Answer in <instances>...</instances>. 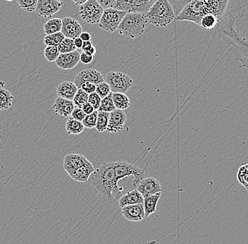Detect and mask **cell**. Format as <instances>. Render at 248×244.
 I'll return each mask as SVG.
<instances>
[{
  "label": "cell",
  "instance_id": "9a60e30c",
  "mask_svg": "<svg viewBox=\"0 0 248 244\" xmlns=\"http://www.w3.org/2000/svg\"><path fill=\"white\" fill-rule=\"evenodd\" d=\"M127 116L125 112L116 109L114 111L109 113L108 122L107 130L110 133H117L123 130Z\"/></svg>",
  "mask_w": 248,
  "mask_h": 244
},
{
  "label": "cell",
  "instance_id": "5bb4252c",
  "mask_svg": "<svg viewBox=\"0 0 248 244\" xmlns=\"http://www.w3.org/2000/svg\"><path fill=\"white\" fill-rule=\"evenodd\" d=\"M103 81H105V78L103 77L100 71H97L95 69H88L80 71L79 74H78L77 77L74 79V83L79 89L82 84L85 82H90V83L97 85V84Z\"/></svg>",
  "mask_w": 248,
  "mask_h": 244
},
{
  "label": "cell",
  "instance_id": "ffe728a7",
  "mask_svg": "<svg viewBox=\"0 0 248 244\" xmlns=\"http://www.w3.org/2000/svg\"><path fill=\"white\" fill-rule=\"evenodd\" d=\"M204 1L209 12L216 16L220 22L224 16L229 0H204Z\"/></svg>",
  "mask_w": 248,
  "mask_h": 244
},
{
  "label": "cell",
  "instance_id": "60d3db41",
  "mask_svg": "<svg viewBox=\"0 0 248 244\" xmlns=\"http://www.w3.org/2000/svg\"><path fill=\"white\" fill-rule=\"evenodd\" d=\"M85 116H86V114H85L81 107L77 106L74 107V110H73L71 115V117L74 118L76 120L80 121V122L83 120Z\"/></svg>",
  "mask_w": 248,
  "mask_h": 244
},
{
  "label": "cell",
  "instance_id": "7402d4cb",
  "mask_svg": "<svg viewBox=\"0 0 248 244\" xmlns=\"http://www.w3.org/2000/svg\"><path fill=\"white\" fill-rule=\"evenodd\" d=\"M144 198L139 191L134 190L127 193L125 195H122L119 199V206L121 208L125 206H131V205L140 204L143 203Z\"/></svg>",
  "mask_w": 248,
  "mask_h": 244
},
{
  "label": "cell",
  "instance_id": "f546056e",
  "mask_svg": "<svg viewBox=\"0 0 248 244\" xmlns=\"http://www.w3.org/2000/svg\"><path fill=\"white\" fill-rule=\"evenodd\" d=\"M116 107L114 106V102L112 99V92L110 93L107 97L104 98L101 101L100 106L99 107L98 112H105L110 113L114 111Z\"/></svg>",
  "mask_w": 248,
  "mask_h": 244
},
{
  "label": "cell",
  "instance_id": "f6af8a7d",
  "mask_svg": "<svg viewBox=\"0 0 248 244\" xmlns=\"http://www.w3.org/2000/svg\"><path fill=\"white\" fill-rule=\"evenodd\" d=\"M83 111L84 112L85 114L86 115L92 114L93 112L94 111V108L89 102H86L84 105H83V107H81Z\"/></svg>",
  "mask_w": 248,
  "mask_h": 244
},
{
  "label": "cell",
  "instance_id": "ee69618b",
  "mask_svg": "<svg viewBox=\"0 0 248 244\" xmlns=\"http://www.w3.org/2000/svg\"><path fill=\"white\" fill-rule=\"evenodd\" d=\"M93 60V56L88 54V52H83L80 54V61L84 65H88L91 63Z\"/></svg>",
  "mask_w": 248,
  "mask_h": 244
},
{
  "label": "cell",
  "instance_id": "603a6c76",
  "mask_svg": "<svg viewBox=\"0 0 248 244\" xmlns=\"http://www.w3.org/2000/svg\"><path fill=\"white\" fill-rule=\"evenodd\" d=\"M161 195H162L161 192L157 193L155 195L144 198L143 206L145 209V218L156 212V206L159 198H161Z\"/></svg>",
  "mask_w": 248,
  "mask_h": 244
},
{
  "label": "cell",
  "instance_id": "30bf717a",
  "mask_svg": "<svg viewBox=\"0 0 248 244\" xmlns=\"http://www.w3.org/2000/svg\"><path fill=\"white\" fill-rule=\"evenodd\" d=\"M114 170H115L116 179L118 181L123 179L125 177L133 176V184L139 182L145 177V172L135 164L125 162H114Z\"/></svg>",
  "mask_w": 248,
  "mask_h": 244
},
{
  "label": "cell",
  "instance_id": "ac0fdd59",
  "mask_svg": "<svg viewBox=\"0 0 248 244\" xmlns=\"http://www.w3.org/2000/svg\"><path fill=\"white\" fill-rule=\"evenodd\" d=\"M122 208V214L128 221L140 222L145 219L143 203L131 205Z\"/></svg>",
  "mask_w": 248,
  "mask_h": 244
},
{
  "label": "cell",
  "instance_id": "d6a6232c",
  "mask_svg": "<svg viewBox=\"0 0 248 244\" xmlns=\"http://www.w3.org/2000/svg\"><path fill=\"white\" fill-rule=\"evenodd\" d=\"M88 96L89 94L85 93L81 88H79L73 99L75 106L82 107L86 102H88Z\"/></svg>",
  "mask_w": 248,
  "mask_h": 244
},
{
  "label": "cell",
  "instance_id": "f5cc1de1",
  "mask_svg": "<svg viewBox=\"0 0 248 244\" xmlns=\"http://www.w3.org/2000/svg\"><path fill=\"white\" fill-rule=\"evenodd\" d=\"M5 132V130H4V127L1 125V123H0V133H4Z\"/></svg>",
  "mask_w": 248,
  "mask_h": 244
},
{
  "label": "cell",
  "instance_id": "f1b7e54d",
  "mask_svg": "<svg viewBox=\"0 0 248 244\" xmlns=\"http://www.w3.org/2000/svg\"><path fill=\"white\" fill-rule=\"evenodd\" d=\"M64 38L63 34L62 32H58L51 35H46L43 42L46 46L58 47Z\"/></svg>",
  "mask_w": 248,
  "mask_h": 244
},
{
  "label": "cell",
  "instance_id": "5b68a950",
  "mask_svg": "<svg viewBox=\"0 0 248 244\" xmlns=\"http://www.w3.org/2000/svg\"><path fill=\"white\" fill-rule=\"evenodd\" d=\"M209 13L210 12L204 0H192L176 16V20L190 21L200 26L202 18Z\"/></svg>",
  "mask_w": 248,
  "mask_h": 244
},
{
  "label": "cell",
  "instance_id": "83f0119b",
  "mask_svg": "<svg viewBox=\"0 0 248 244\" xmlns=\"http://www.w3.org/2000/svg\"><path fill=\"white\" fill-rule=\"evenodd\" d=\"M218 23H219V21H218L216 16L209 13L204 15L202 18L200 26H202L203 29H206V30H212L217 26Z\"/></svg>",
  "mask_w": 248,
  "mask_h": 244
},
{
  "label": "cell",
  "instance_id": "db71d44e",
  "mask_svg": "<svg viewBox=\"0 0 248 244\" xmlns=\"http://www.w3.org/2000/svg\"><path fill=\"white\" fill-rule=\"evenodd\" d=\"M5 1H14V0H5Z\"/></svg>",
  "mask_w": 248,
  "mask_h": 244
},
{
  "label": "cell",
  "instance_id": "6da1fadb",
  "mask_svg": "<svg viewBox=\"0 0 248 244\" xmlns=\"http://www.w3.org/2000/svg\"><path fill=\"white\" fill-rule=\"evenodd\" d=\"M88 181L108 204L116 203L120 198L121 190L116 179L114 162L102 163L94 169Z\"/></svg>",
  "mask_w": 248,
  "mask_h": 244
},
{
  "label": "cell",
  "instance_id": "44dd1931",
  "mask_svg": "<svg viewBox=\"0 0 248 244\" xmlns=\"http://www.w3.org/2000/svg\"><path fill=\"white\" fill-rule=\"evenodd\" d=\"M78 90V88L74 82L63 81L57 86V94L58 97L73 100Z\"/></svg>",
  "mask_w": 248,
  "mask_h": 244
},
{
  "label": "cell",
  "instance_id": "8992f818",
  "mask_svg": "<svg viewBox=\"0 0 248 244\" xmlns=\"http://www.w3.org/2000/svg\"><path fill=\"white\" fill-rule=\"evenodd\" d=\"M112 93H125L133 84V79L123 72L110 71L105 78Z\"/></svg>",
  "mask_w": 248,
  "mask_h": 244
},
{
  "label": "cell",
  "instance_id": "7c38bea8",
  "mask_svg": "<svg viewBox=\"0 0 248 244\" xmlns=\"http://www.w3.org/2000/svg\"><path fill=\"white\" fill-rule=\"evenodd\" d=\"M84 155L81 154H69L63 159V167L69 176L72 175L80 168L91 164Z\"/></svg>",
  "mask_w": 248,
  "mask_h": 244
},
{
  "label": "cell",
  "instance_id": "3957f363",
  "mask_svg": "<svg viewBox=\"0 0 248 244\" xmlns=\"http://www.w3.org/2000/svg\"><path fill=\"white\" fill-rule=\"evenodd\" d=\"M148 23L156 27H166L173 20L176 15L169 0H157L147 12Z\"/></svg>",
  "mask_w": 248,
  "mask_h": 244
},
{
  "label": "cell",
  "instance_id": "52a82bcc",
  "mask_svg": "<svg viewBox=\"0 0 248 244\" xmlns=\"http://www.w3.org/2000/svg\"><path fill=\"white\" fill-rule=\"evenodd\" d=\"M125 15L126 12L117 10L114 8L105 9L98 23L99 27L107 32L114 33L117 30Z\"/></svg>",
  "mask_w": 248,
  "mask_h": 244
},
{
  "label": "cell",
  "instance_id": "d590c367",
  "mask_svg": "<svg viewBox=\"0 0 248 244\" xmlns=\"http://www.w3.org/2000/svg\"><path fill=\"white\" fill-rule=\"evenodd\" d=\"M58 48L54 46H46L44 50V55L47 61L55 62L60 56Z\"/></svg>",
  "mask_w": 248,
  "mask_h": 244
},
{
  "label": "cell",
  "instance_id": "74e56055",
  "mask_svg": "<svg viewBox=\"0 0 248 244\" xmlns=\"http://www.w3.org/2000/svg\"><path fill=\"white\" fill-rule=\"evenodd\" d=\"M95 93L100 96L101 98L103 99L111 93V91L108 84L107 82L103 81L96 85Z\"/></svg>",
  "mask_w": 248,
  "mask_h": 244
},
{
  "label": "cell",
  "instance_id": "f907efd6",
  "mask_svg": "<svg viewBox=\"0 0 248 244\" xmlns=\"http://www.w3.org/2000/svg\"><path fill=\"white\" fill-rule=\"evenodd\" d=\"M74 1L77 5H82V4H84V3L86 2L88 0H73Z\"/></svg>",
  "mask_w": 248,
  "mask_h": 244
},
{
  "label": "cell",
  "instance_id": "ab89813d",
  "mask_svg": "<svg viewBox=\"0 0 248 244\" xmlns=\"http://www.w3.org/2000/svg\"><path fill=\"white\" fill-rule=\"evenodd\" d=\"M101 101H102V98L95 92L91 93L88 96V102L92 105L94 110H98L99 107L100 106Z\"/></svg>",
  "mask_w": 248,
  "mask_h": 244
},
{
  "label": "cell",
  "instance_id": "2e32d148",
  "mask_svg": "<svg viewBox=\"0 0 248 244\" xmlns=\"http://www.w3.org/2000/svg\"><path fill=\"white\" fill-rule=\"evenodd\" d=\"M62 20V27L61 32L65 38H71L74 40L79 38L80 33L83 32L81 26L75 18L71 17H65Z\"/></svg>",
  "mask_w": 248,
  "mask_h": 244
},
{
  "label": "cell",
  "instance_id": "4dcf8cb0",
  "mask_svg": "<svg viewBox=\"0 0 248 244\" xmlns=\"http://www.w3.org/2000/svg\"><path fill=\"white\" fill-rule=\"evenodd\" d=\"M109 113L105 112H98L95 129L97 131L105 132L108 128Z\"/></svg>",
  "mask_w": 248,
  "mask_h": 244
},
{
  "label": "cell",
  "instance_id": "11a10c76",
  "mask_svg": "<svg viewBox=\"0 0 248 244\" xmlns=\"http://www.w3.org/2000/svg\"><path fill=\"white\" fill-rule=\"evenodd\" d=\"M57 1H63V0H57Z\"/></svg>",
  "mask_w": 248,
  "mask_h": 244
},
{
  "label": "cell",
  "instance_id": "8fae6325",
  "mask_svg": "<svg viewBox=\"0 0 248 244\" xmlns=\"http://www.w3.org/2000/svg\"><path fill=\"white\" fill-rule=\"evenodd\" d=\"M133 186L135 189L140 193L143 198L155 195L162 191L160 183L154 177L142 179L139 182L134 183Z\"/></svg>",
  "mask_w": 248,
  "mask_h": 244
},
{
  "label": "cell",
  "instance_id": "e0dca14e",
  "mask_svg": "<svg viewBox=\"0 0 248 244\" xmlns=\"http://www.w3.org/2000/svg\"><path fill=\"white\" fill-rule=\"evenodd\" d=\"M80 52L77 50L69 53L60 54L55 61L56 65L63 70L74 69L80 62Z\"/></svg>",
  "mask_w": 248,
  "mask_h": 244
},
{
  "label": "cell",
  "instance_id": "e575fe53",
  "mask_svg": "<svg viewBox=\"0 0 248 244\" xmlns=\"http://www.w3.org/2000/svg\"><path fill=\"white\" fill-rule=\"evenodd\" d=\"M238 182L241 183L248 191V164L240 167L237 175Z\"/></svg>",
  "mask_w": 248,
  "mask_h": 244
},
{
  "label": "cell",
  "instance_id": "836d02e7",
  "mask_svg": "<svg viewBox=\"0 0 248 244\" xmlns=\"http://www.w3.org/2000/svg\"><path fill=\"white\" fill-rule=\"evenodd\" d=\"M38 0H16L17 4L23 11L32 12L35 11Z\"/></svg>",
  "mask_w": 248,
  "mask_h": 244
},
{
  "label": "cell",
  "instance_id": "7bdbcfd3",
  "mask_svg": "<svg viewBox=\"0 0 248 244\" xmlns=\"http://www.w3.org/2000/svg\"><path fill=\"white\" fill-rule=\"evenodd\" d=\"M80 88L88 94H91V93L95 92L96 85L94 83H90V82H85V83L82 84Z\"/></svg>",
  "mask_w": 248,
  "mask_h": 244
},
{
  "label": "cell",
  "instance_id": "c3c4849f",
  "mask_svg": "<svg viewBox=\"0 0 248 244\" xmlns=\"http://www.w3.org/2000/svg\"><path fill=\"white\" fill-rule=\"evenodd\" d=\"M74 45H75L77 49H81L83 46V41L80 38H77L74 39Z\"/></svg>",
  "mask_w": 248,
  "mask_h": 244
},
{
  "label": "cell",
  "instance_id": "8d00e7d4",
  "mask_svg": "<svg viewBox=\"0 0 248 244\" xmlns=\"http://www.w3.org/2000/svg\"><path fill=\"white\" fill-rule=\"evenodd\" d=\"M97 115H98V111L94 110L92 114L86 115L83 120L82 121L85 128L94 129L96 127V123H97Z\"/></svg>",
  "mask_w": 248,
  "mask_h": 244
},
{
  "label": "cell",
  "instance_id": "4fadbf2b",
  "mask_svg": "<svg viewBox=\"0 0 248 244\" xmlns=\"http://www.w3.org/2000/svg\"><path fill=\"white\" fill-rule=\"evenodd\" d=\"M63 4V1L57 0H38L35 12L39 16L51 18L61 9Z\"/></svg>",
  "mask_w": 248,
  "mask_h": 244
},
{
  "label": "cell",
  "instance_id": "ba28073f",
  "mask_svg": "<svg viewBox=\"0 0 248 244\" xmlns=\"http://www.w3.org/2000/svg\"><path fill=\"white\" fill-rule=\"evenodd\" d=\"M103 12V8L96 0H88L79 8L80 18L90 24L99 23Z\"/></svg>",
  "mask_w": 248,
  "mask_h": 244
},
{
  "label": "cell",
  "instance_id": "484cf974",
  "mask_svg": "<svg viewBox=\"0 0 248 244\" xmlns=\"http://www.w3.org/2000/svg\"><path fill=\"white\" fill-rule=\"evenodd\" d=\"M112 99L117 110H125L131 105L130 99L125 93H112Z\"/></svg>",
  "mask_w": 248,
  "mask_h": 244
},
{
  "label": "cell",
  "instance_id": "7dc6e473",
  "mask_svg": "<svg viewBox=\"0 0 248 244\" xmlns=\"http://www.w3.org/2000/svg\"><path fill=\"white\" fill-rule=\"evenodd\" d=\"M79 38L81 39V40H83V42L91 41V34H90L88 32H82L81 33H80Z\"/></svg>",
  "mask_w": 248,
  "mask_h": 244
},
{
  "label": "cell",
  "instance_id": "b9f144b4",
  "mask_svg": "<svg viewBox=\"0 0 248 244\" xmlns=\"http://www.w3.org/2000/svg\"><path fill=\"white\" fill-rule=\"evenodd\" d=\"M96 1L100 4L101 7L103 8L104 10H105V9L115 7L117 0H96Z\"/></svg>",
  "mask_w": 248,
  "mask_h": 244
},
{
  "label": "cell",
  "instance_id": "7a4b0ae2",
  "mask_svg": "<svg viewBox=\"0 0 248 244\" xmlns=\"http://www.w3.org/2000/svg\"><path fill=\"white\" fill-rule=\"evenodd\" d=\"M235 17L229 16L224 26L218 30V38L226 43L228 50L234 54L240 67L248 70V41L235 30Z\"/></svg>",
  "mask_w": 248,
  "mask_h": 244
},
{
  "label": "cell",
  "instance_id": "4316f807",
  "mask_svg": "<svg viewBox=\"0 0 248 244\" xmlns=\"http://www.w3.org/2000/svg\"><path fill=\"white\" fill-rule=\"evenodd\" d=\"M62 20L61 18H51L44 25V32L46 35L61 32Z\"/></svg>",
  "mask_w": 248,
  "mask_h": 244
},
{
  "label": "cell",
  "instance_id": "277c9868",
  "mask_svg": "<svg viewBox=\"0 0 248 244\" xmlns=\"http://www.w3.org/2000/svg\"><path fill=\"white\" fill-rule=\"evenodd\" d=\"M147 21L146 15L141 13H126L117 31L120 35L132 39L140 36L146 29Z\"/></svg>",
  "mask_w": 248,
  "mask_h": 244
},
{
  "label": "cell",
  "instance_id": "cb8c5ba5",
  "mask_svg": "<svg viewBox=\"0 0 248 244\" xmlns=\"http://www.w3.org/2000/svg\"><path fill=\"white\" fill-rule=\"evenodd\" d=\"M85 127L83 123L80 121L76 120L74 118L69 116L66 122V130L68 134L78 135L83 133Z\"/></svg>",
  "mask_w": 248,
  "mask_h": 244
},
{
  "label": "cell",
  "instance_id": "d6986e66",
  "mask_svg": "<svg viewBox=\"0 0 248 244\" xmlns=\"http://www.w3.org/2000/svg\"><path fill=\"white\" fill-rule=\"evenodd\" d=\"M74 105L73 100L58 97L54 101L53 109L55 114L63 116L69 117L74 110Z\"/></svg>",
  "mask_w": 248,
  "mask_h": 244
},
{
  "label": "cell",
  "instance_id": "f35d334b",
  "mask_svg": "<svg viewBox=\"0 0 248 244\" xmlns=\"http://www.w3.org/2000/svg\"><path fill=\"white\" fill-rule=\"evenodd\" d=\"M191 1L192 0H169L176 16L179 15L186 4Z\"/></svg>",
  "mask_w": 248,
  "mask_h": 244
},
{
  "label": "cell",
  "instance_id": "681fc988",
  "mask_svg": "<svg viewBox=\"0 0 248 244\" xmlns=\"http://www.w3.org/2000/svg\"><path fill=\"white\" fill-rule=\"evenodd\" d=\"M4 139H5V132L0 133V150H1V147H2Z\"/></svg>",
  "mask_w": 248,
  "mask_h": 244
},
{
  "label": "cell",
  "instance_id": "bcb514c9",
  "mask_svg": "<svg viewBox=\"0 0 248 244\" xmlns=\"http://www.w3.org/2000/svg\"><path fill=\"white\" fill-rule=\"evenodd\" d=\"M92 41H85L83 42V46H82L81 49L83 52H88L93 47Z\"/></svg>",
  "mask_w": 248,
  "mask_h": 244
},
{
  "label": "cell",
  "instance_id": "d4e9b609",
  "mask_svg": "<svg viewBox=\"0 0 248 244\" xmlns=\"http://www.w3.org/2000/svg\"><path fill=\"white\" fill-rule=\"evenodd\" d=\"M14 96L10 91L0 88V111H5L13 105Z\"/></svg>",
  "mask_w": 248,
  "mask_h": 244
},
{
  "label": "cell",
  "instance_id": "1f68e13d",
  "mask_svg": "<svg viewBox=\"0 0 248 244\" xmlns=\"http://www.w3.org/2000/svg\"><path fill=\"white\" fill-rule=\"evenodd\" d=\"M57 48L60 54L69 53L77 50V48L74 45V40L68 38L63 39V41Z\"/></svg>",
  "mask_w": 248,
  "mask_h": 244
},
{
  "label": "cell",
  "instance_id": "9c48e42d",
  "mask_svg": "<svg viewBox=\"0 0 248 244\" xmlns=\"http://www.w3.org/2000/svg\"><path fill=\"white\" fill-rule=\"evenodd\" d=\"M157 0H117L114 9L126 13L145 14Z\"/></svg>",
  "mask_w": 248,
  "mask_h": 244
},
{
  "label": "cell",
  "instance_id": "816d5d0a",
  "mask_svg": "<svg viewBox=\"0 0 248 244\" xmlns=\"http://www.w3.org/2000/svg\"><path fill=\"white\" fill-rule=\"evenodd\" d=\"M96 52H97V50H96V48H94V46H93L92 48H91V49H90L88 52V54H91V55L94 56V54H96Z\"/></svg>",
  "mask_w": 248,
  "mask_h": 244
}]
</instances>
